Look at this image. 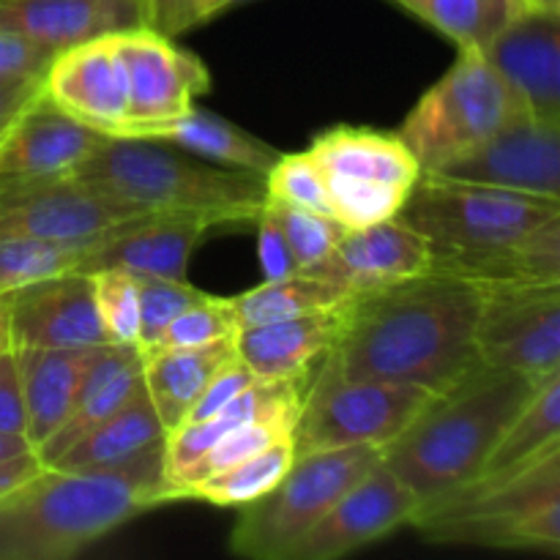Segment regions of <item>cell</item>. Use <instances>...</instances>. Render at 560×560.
<instances>
[{
  "instance_id": "obj_1",
  "label": "cell",
  "mask_w": 560,
  "mask_h": 560,
  "mask_svg": "<svg viewBox=\"0 0 560 560\" xmlns=\"http://www.w3.org/2000/svg\"><path fill=\"white\" fill-rule=\"evenodd\" d=\"M479 288L424 271L339 304L328 359L350 381H381L443 394L481 364Z\"/></svg>"
},
{
  "instance_id": "obj_2",
  "label": "cell",
  "mask_w": 560,
  "mask_h": 560,
  "mask_svg": "<svg viewBox=\"0 0 560 560\" xmlns=\"http://www.w3.org/2000/svg\"><path fill=\"white\" fill-rule=\"evenodd\" d=\"M167 438V435H164ZM173 501L164 441L91 474L47 468L0 498V560L80 556L137 514Z\"/></svg>"
},
{
  "instance_id": "obj_3",
  "label": "cell",
  "mask_w": 560,
  "mask_h": 560,
  "mask_svg": "<svg viewBox=\"0 0 560 560\" xmlns=\"http://www.w3.org/2000/svg\"><path fill=\"white\" fill-rule=\"evenodd\" d=\"M69 178L151 217H191L213 224L257 222L268 200L266 175L208 162L170 142L102 137Z\"/></svg>"
},
{
  "instance_id": "obj_4",
  "label": "cell",
  "mask_w": 560,
  "mask_h": 560,
  "mask_svg": "<svg viewBox=\"0 0 560 560\" xmlns=\"http://www.w3.org/2000/svg\"><path fill=\"white\" fill-rule=\"evenodd\" d=\"M534 388L536 383L517 372L479 364L424 405L383 448V463L419 498V506L438 501L481 474L487 454Z\"/></svg>"
},
{
  "instance_id": "obj_5",
  "label": "cell",
  "mask_w": 560,
  "mask_h": 560,
  "mask_svg": "<svg viewBox=\"0 0 560 560\" xmlns=\"http://www.w3.org/2000/svg\"><path fill=\"white\" fill-rule=\"evenodd\" d=\"M427 541L560 556V448L503 476H479L419 506L410 520Z\"/></svg>"
},
{
  "instance_id": "obj_6",
  "label": "cell",
  "mask_w": 560,
  "mask_h": 560,
  "mask_svg": "<svg viewBox=\"0 0 560 560\" xmlns=\"http://www.w3.org/2000/svg\"><path fill=\"white\" fill-rule=\"evenodd\" d=\"M377 463L381 448L372 446L299 454L271 492L246 503L230 534V552L252 560H290L328 509Z\"/></svg>"
},
{
  "instance_id": "obj_7",
  "label": "cell",
  "mask_w": 560,
  "mask_h": 560,
  "mask_svg": "<svg viewBox=\"0 0 560 560\" xmlns=\"http://www.w3.org/2000/svg\"><path fill=\"white\" fill-rule=\"evenodd\" d=\"M560 200L421 173L397 219L427 238L432 255H474L506 246L547 219Z\"/></svg>"
},
{
  "instance_id": "obj_8",
  "label": "cell",
  "mask_w": 560,
  "mask_h": 560,
  "mask_svg": "<svg viewBox=\"0 0 560 560\" xmlns=\"http://www.w3.org/2000/svg\"><path fill=\"white\" fill-rule=\"evenodd\" d=\"M523 107L479 49H459V58L408 113L397 135L419 162L435 173L465 156L512 124Z\"/></svg>"
},
{
  "instance_id": "obj_9",
  "label": "cell",
  "mask_w": 560,
  "mask_h": 560,
  "mask_svg": "<svg viewBox=\"0 0 560 560\" xmlns=\"http://www.w3.org/2000/svg\"><path fill=\"white\" fill-rule=\"evenodd\" d=\"M435 394L419 386L381 381H350L328 355L304 388L293 427V452L312 454L345 446L386 448L424 410Z\"/></svg>"
},
{
  "instance_id": "obj_10",
  "label": "cell",
  "mask_w": 560,
  "mask_h": 560,
  "mask_svg": "<svg viewBox=\"0 0 560 560\" xmlns=\"http://www.w3.org/2000/svg\"><path fill=\"white\" fill-rule=\"evenodd\" d=\"M481 364L512 370L530 383L560 375V284H476Z\"/></svg>"
},
{
  "instance_id": "obj_11",
  "label": "cell",
  "mask_w": 560,
  "mask_h": 560,
  "mask_svg": "<svg viewBox=\"0 0 560 560\" xmlns=\"http://www.w3.org/2000/svg\"><path fill=\"white\" fill-rule=\"evenodd\" d=\"M135 208L69 178H0V238L93 241L131 222Z\"/></svg>"
},
{
  "instance_id": "obj_12",
  "label": "cell",
  "mask_w": 560,
  "mask_h": 560,
  "mask_svg": "<svg viewBox=\"0 0 560 560\" xmlns=\"http://www.w3.org/2000/svg\"><path fill=\"white\" fill-rule=\"evenodd\" d=\"M129 80V118L113 137H140L195 107V98L211 91V74L173 38L148 27L115 33Z\"/></svg>"
},
{
  "instance_id": "obj_13",
  "label": "cell",
  "mask_w": 560,
  "mask_h": 560,
  "mask_svg": "<svg viewBox=\"0 0 560 560\" xmlns=\"http://www.w3.org/2000/svg\"><path fill=\"white\" fill-rule=\"evenodd\" d=\"M419 512V498L399 481L386 463L366 470L326 517L301 539L290 560H337L353 556L372 541L386 539Z\"/></svg>"
},
{
  "instance_id": "obj_14",
  "label": "cell",
  "mask_w": 560,
  "mask_h": 560,
  "mask_svg": "<svg viewBox=\"0 0 560 560\" xmlns=\"http://www.w3.org/2000/svg\"><path fill=\"white\" fill-rule=\"evenodd\" d=\"M432 175L560 200V126L523 113Z\"/></svg>"
},
{
  "instance_id": "obj_15",
  "label": "cell",
  "mask_w": 560,
  "mask_h": 560,
  "mask_svg": "<svg viewBox=\"0 0 560 560\" xmlns=\"http://www.w3.org/2000/svg\"><path fill=\"white\" fill-rule=\"evenodd\" d=\"M479 52L525 115L560 126V14L517 9Z\"/></svg>"
},
{
  "instance_id": "obj_16",
  "label": "cell",
  "mask_w": 560,
  "mask_h": 560,
  "mask_svg": "<svg viewBox=\"0 0 560 560\" xmlns=\"http://www.w3.org/2000/svg\"><path fill=\"white\" fill-rule=\"evenodd\" d=\"M44 96L98 135H118L129 118V80L115 33L55 55L44 74Z\"/></svg>"
},
{
  "instance_id": "obj_17",
  "label": "cell",
  "mask_w": 560,
  "mask_h": 560,
  "mask_svg": "<svg viewBox=\"0 0 560 560\" xmlns=\"http://www.w3.org/2000/svg\"><path fill=\"white\" fill-rule=\"evenodd\" d=\"M14 348H104L91 273L71 271L9 293Z\"/></svg>"
},
{
  "instance_id": "obj_18",
  "label": "cell",
  "mask_w": 560,
  "mask_h": 560,
  "mask_svg": "<svg viewBox=\"0 0 560 560\" xmlns=\"http://www.w3.org/2000/svg\"><path fill=\"white\" fill-rule=\"evenodd\" d=\"M430 262L427 238L394 217L370 228L345 230L331 255L306 268V273L337 282L345 293L355 295L430 271Z\"/></svg>"
},
{
  "instance_id": "obj_19",
  "label": "cell",
  "mask_w": 560,
  "mask_h": 560,
  "mask_svg": "<svg viewBox=\"0 0 560 560\" xmlns=\"http://www.w3.org/2000/svg\"><path fill=\"white\" fill-rule=\"evenodd\" d=\"M213 224L191 217H137L104 233L80 271H126L131 277L186 279L191 255Z\"/></svg>"
},
{
  "instance_id": "obj_20",
  "label": "cell",
  "mask_w": 560,
  "mask_h": 560,
  "mask_svg": "<svg viewBox=\"0 0 560 560\" xmlns=\"http://www.w3.org/2000/svg\"><path fill=\"white\" fill-rule=\"evenodd\" d=\"M145 0H0V31L52 52L145 27Z\"/></svg>"
},
{
  "instance_id": "obj_21",
  "label": "cell",
  "mask_w": 560,
  "mask_h": 560,
  "mask_svg": "<svg viewBox=\"0 0 560 560\" xmlns=\"http://www.w3.org/2000/svg\"><path fill=\"white\" fill-rule=\"evenodd\" d=\"M102 137L96 129L55 107L42 91V96L0 137V178L69 175L91 156Z\"/></svg>"
},
{
  "instance_id": "obj_22",
  "label": "cell",
  "mask_w": 560,
  "mask_h": 560,
  "mask_svg": "<svg viewBox=\"0 0 560 560\" xmlns=\"http://www.w3.org/2000/svg\"><path fill=\"white\" fill-rule=\"evenodd\" d=\"M142 386V355L135 345H104L88 366L63 424L36 448L42 465L63 457L85 432L124 408Z\"/></svg>"
},
{
  "instance_id": "obj_23",
  "label": "cell",
  "mask_w": 560,
  "mask_h": 560,
  "mask_svg": "<svg viewBox=\"0 0 560 560\" xmlns=\"http://www.w3.org/2000/svg\"><path fill=\"white\" fill-rule=\"evenodd\" d=\"M339 331L337 310L238 328L235 355L257 377H310L315 361L331 350Z\"/></svg>"
},
{
  "instance_id": "obj_24",
  "label": "cell",
  "mask_w": 560,
  "mask_h": 560,
  "mask_svg": "<svg viewBox=\"0 0 560 560\" xmlns=\"http://www.w3.org/2000/svg\"><path fill=\"white\" fill-rule=\"evenodd\" d=\"M14 353L25 397V435L36 452L66 421L98 348H14Z\"/></svg>"
},
{
  "instance_id": "obj_25",
  "label": "cell",
  "mask_w": 560,
  "mask_h": 560,
  "mask_svg": "<svg viewBox=\"0 0 560 560\" xmlns=\"http://www.w3.org/2000/svg\"><path fill=\"white\" fill-rule=\"evenodd\" d=\"M432 271L474 284H560V217L536 224L506 246L474 255H432Z\"/></svg>"
},
{
  "instance_id": "obj_26",
  "label": "cell",
  "mask_w": 560,
  "mask_h": 560,
  "mask_svg": "<svg viewBox=\"0 0 560 560\" xmlns=\"http://www.w3.org/2000/svg\"><path fill=\"white\" fill-rule=\"evenodd\" d=\"M310 153L323 173L345 175V178L399 186L408 191L421 178V167L410 148L392 131L337 126L323 131L312 142Z\"/></svg>"
},
{
  "instance_id": "obj_27",
  "label": "cell",
  "mask_w": 560,
  "mask_h": 560,
  "mask_svg": "<svg viewBox=\"0 0 560 560\" xmlns=\"http://www.w3.org/2000/svg\"><path fill=\"white\" fill-rule=\"evenodd\" d=\"M142 386L156 408L164 432L184 424L208 383L235 359V342L202 345V348H153L142 350Z\"/></svg>"
},
{
  "instance_id": "obj_28",
  "label": "cell",
  "mask_w": 560,
  "mask_h": 560,
  "mask_svg": "<svg viewBox=\"0 0 560 560\" xmlns=\"http://www.w3.org/2000/svg\"><path fill=\"white\" fill-rule=\"evenodd\" d=\"M164 427L159 421L156 408L148 397L145 386L137 388L135 397L115 410L109 419L93 427L80 438L63 457L55 459L47 468L71 470V474H91V470H107L126 463L151 443L164 441Z\"/></svg>"
},
{
  "instance_id": "obj_29",
  "label": "cell",
  "mask_w": 560,
  "mask_h": 560,
  "mask_svg": "<svg viewBox=\"0 0 560 560\" xmlns=\"http://www.w3.org/2000/svg\"><path fill=\"white\" fill-rule=\"evenodd\" d=\"M140 137L142 140L170 142V145L184 148V151L208 159V162L228 164V167L235 170H249V173L257 175H268V170L282 156L277 148L252 137L241 126L197 107L167 120V124L153 126V129H148Z\"/></svg>"
},
{
  "instance_id": "obj_30",
  "label": "cell",
  "mask_w": 560,
  "mask_h": 560,
  "mask_svg": "<svg viewBox=\"0 0 560 560\" xmlns=\"http://www.w3.org/2000/svg\"><path fill=\"white\" fill-rule=\"evenodd\" d=\"M552 448H560V375L534 388L528 402L509 421L503 435L487 454L479 476L514 474Z\"/></svg>"
},
{
  "instance_id": "obj_31",
  "label": "cell",
  "mask_w": 560,
  "mask_h": 560,
  "mask_svg": "<svg viewBox=\"0 0 560 560\" xmlns=\"http://www.w3.org/2000/svg\"><path fill=\"white\" fill-rule=\"evenodd\" d=\"M348 299L350 295L337 282H328V279L315 277V273L295 271L282 279H266L260 288H252L230 299V306H233L238 328H246L337 310Z\"/></svg>"
},
{
  "instance_id": "obj_32",
  "label": "cell",
  "mask_w": 560,
  "mask_h": 560,
  "mask_svg": "<svg viewBox=\"0 0 560 560\" xmlns=\"http://www.w3.org/2000/svg\"><path fill=\"white\" fill-rule=\"evenodd\" d=\"M293 459V438H288V441L273 443V446L262 448V452L252 454V457L241 459L230 468L191 481L180 490V498L206 501L213 506H246V503L271 492L288 474Z\"/></svg>"
},
{
  "instance_id": "obj_33",
  "label": "cell",
  "mask_w": 560,
  "mask_h": 560,
  "mask_svg": "<svg viewBox=\"0 0 560 560\" xmlns=\"http://www.w3.org/2000/svg\"><path fill=\"white\" fill-rule=\"evenodd\" d=\"M459 49H481L520 9V0H394Z\"/></svg>"
},
{
  "instance_id": "obj_34",
  "label": "cell",
  "mask_w": 560,
  "mask_h": 560,
  "mask_svg": "<svg viewBox=\"0 0 560 560\" xmlns=\"http://www.w3.org/2000/svg\"><path fill=\"white\" fill-rule=\"evenodd\" d=\"M102 238V235H98ZM93 241L0 238V295L36 284L42 279L80 271Z\"/></svg>"
},
{
  "instance_id": "obj_35",
  "label": "cell",
  "mask_w": 560,
  "mask_h": 560,
  "mask_svg": "<svg viewBox=\"0 0 560 560\" xmlns=\"http://www.w3.org/2000/svg\"><path fill=\"white\" fill-rule=\"evenodd\" d=\"M262 211L271 213L273 222L279 224L290 252H293V260L299 266V271H306V268L326 260L334 246L339 244V238L345 235V230H348L334 217L288 206V202L273 200V197H268Z\"/></svg>"
},
{
  "instance_id": "obj_36",
  "label": "cell",
  "mask_w": 560,
  "mask_h": 560,
  "mask_svg": "<svg viewBox=\"0 0 560 560\" xmlns=\"http://www.w3.org/2000/svg\"><path fill=\"white\" fill-rule=\"evenodd\" d=\"M98 320L109 345H135L140 339V284L126 271H91Z\"/></svg>"
},
{
  "instance_id": "obj_37",
  "label": "cell",
  "mask_w": 560,
  "mask_h": 560,
  "mask_svg": "<svg viewBox=\"0 0 560 560\" xmlns=\"http://www.w3.org/2000/svg\"><path fill=\"white\" fill-rule=\"evenodd\" d=\"M235 334H238V320H235L230 299H217V295L206 293L164 328L153 348H202V345L235 339Z\"/></svg>"
},
{
  "instance_id": "obj_38",
  "label": "cell",
  "mask_w": 560,
  "mask_h": 560,
  "mask_svg": "<svg viewBox=\"0 0 560 560\" xmlns=\"http://www.w3.org/2000/svg\"><path fill=\"white\" fill-rule=\"evenodd\" d=\"M288 438H293V424H288V421H255V424L238 427V430L230 432L228 438H222L206 457L197 459V463L180 476L178 485H175V501L180 498V490H184L186 485H191V481L206 479V476L230 468V465L241 463V459L252 457V454L262 452V448L273 446V443L288 441Z\"/></svg>"
},
{
  "instance_id": "obj_39",
  "label": "cell",
  "mask_w": 560,
  "mask_h": 560,
  "mask_svg": "<svg viewBox=\"0 0 560 560\" xmlns=\"http://www.w3.org/2000/svg\"><path fill=\"white\" fill-rule=\"evenodd\" d=\"M266 189L268 197H273V200L334 217L331 200H328L326 191V178H323L320 164L312 159L310 151L282 153L277 164L268 170Z\"/></svg>"
},
{
  "instance_id": "obj_40",
  "label": "cell",
  "mask_w": 560,
  "mask_h": 560,
  "mask_svg": "<svg viewBox=\"0 0 560 560\" xmlns=\"http://www.w3.org/2000/svg\"><path fill=\"white\" fill-rule=\"evenodd\" d=\"M140 284V339L137 348L148 350L159 342L164 328L186 310L202 299V290L189 284V279L137 277Z\"/></svg>"
},
{
  "instance_id": "obj_41",
  "label": "cell",
  "mask_w": 560,
  "mask_h": 560,
  "mask_svg": "<svg viewBox=\"0 0 560 560\" xmlns=\"http://www.w3.org/2000/svg\"><path fill=\"white\" fill-rule=\"evenodd\" d=\"M235 3L241 0H145V27L159 36L175 38L180 33L206 25L208 20Z\"/></svg>"
},
{
  "instance_id": "obj_42",
  "label": "cell",
  "mask_w": 560,
  "mask_h": 560,
  "mask_svg": "<svg viewBox=\"0 0 560 560\" xmlns=\"http://www.w3.org/2000/svg\"><path fill=\"white\" fill-rule=\"evenodd\" d=\"M52 49L20 36V33L0 31V80H33L47 74L55 60Z\"/></svg>"
},
{
  "instance_id": "obj_43",
  "label": "cell",
  "mask_w": 560,
  "mask_h": 560,
  "mask_svg": "<svg viewBox=\"0 0 560 560\" xmlns=\"http://www.w3.org/2000/svg\"><path fill=\"white\" fill-rule=\"evenodd\" d=\"M255 377H257L255 372H252L249 366L238 359V355H235L228 366H222V370L213 375V381L208 383L206 392L197 397V402L191 405V410L186 413L184 424L186 421H202V419H211V416H217L219 410L228 408V405L233 402V399L238 397V394L244 392V388L249 386Z\"/></svg>"
},
{
  "instance_id": "obj_44",
  "label": "cell",
  "mask_w": 560,
  "mask_h": 560,
  "mask_svg": "<svg viewBox=\"0 0 560 560\" xmlns=\"http://www.w3.org/2000/svg\"><path fill=\"white\" fill-rule=\"evenodd\" d=\"M25 397H22L20 366L14 348L0 353V432L25 435ZM27 438V435H25Z\"/></svg>"
},
{
  "instance_id": "obj_45",
  "label": "cell",
  "mask_w": 560,
  "mask_h": 560,
  "mask_svg": "<svg viewBox=\"0 0 560 560\" xmlns=\"http://www.w3.org/2000/svg\"><path fill=\"white\" fill-rule=\"evenodd\" d=\"M255 224L260 230V262L266 279H282L299 271V266L293 260V252H290L288 241H284L279 224L271 219V213L260 211Z\"/></svg>"
},
{
  "instance_id": "obj_46",
  "label": "cell",
  "mask_w": 560,
  "mask_h": 560,
  "mask_svg": "<svg viewBox=\"0 0 560 560\" xmlns=\"http://www.w3.org/2000/svg\"><path fill=\"white\" fill-rule=\"evenodd\" d=\"M42 91L44 77H33V80H0V137L42 96Z\"/></svg>"
},
{
  "instance_id": "obj_47",
  "label": "cell",
  "mask_w": 560,
  "mask_h": 560,
  "mask_svg": "<svg viewBox=\"0 0 560 560\" xmlns=\"http://www.w3.org/2000/svg\"><path fill=\"white\" fill-rule=\"evenodd\" d=\"M42 468L44 465L36 452H27L22 454V457L9 459V463L0 465V498H5L9 492H14L16 487L25 485V481L33 479Z\"/></svg>"
},
{
  "instance_id": "obj_48",
  "label": "cell",
  "mask_w": 560,
  "mask_h": 560,
  "mask_svg": "<svg viewBox=\"0 0 560 560\" xmlns=\"http://www.w3.org/2000/svg\"><path fill=\"white\" fill-rule=\"evenodd\" d=\"M33 452L31 441L25 435H11V432H0V465L9 459L22 457V454Z\"/></svg>"
},
{
  "instance_id": "obj_49",
  "label": "cell",
  "mask_w": 560,
  "mask_h": 560,
  "mask_svg": "<svg viewBox=\"0 0 560 560\" xmlns=\"http://www.w3.org/2000/svg\"><path fill=\"white\" fill-rule=\"evenodd\" d=\"M14 348L11 342V317H9V295H0V353Z\"/></svg>"
},
{
  "instance_id": "obj_50",
  "label": "cell",
  "mask_w": 560,
  "mask_h": 560,
  "mask_svg": "<svg viewBox=\"0 0 560 560\" xmlns=\"http://www.w3.org/2000/svg\"><path fill=\"white\" fill-rule=\"evenodd\" d=\"M520 9L547 11V14H560V0H520Z\"/></svg>"
}]
</instances>
